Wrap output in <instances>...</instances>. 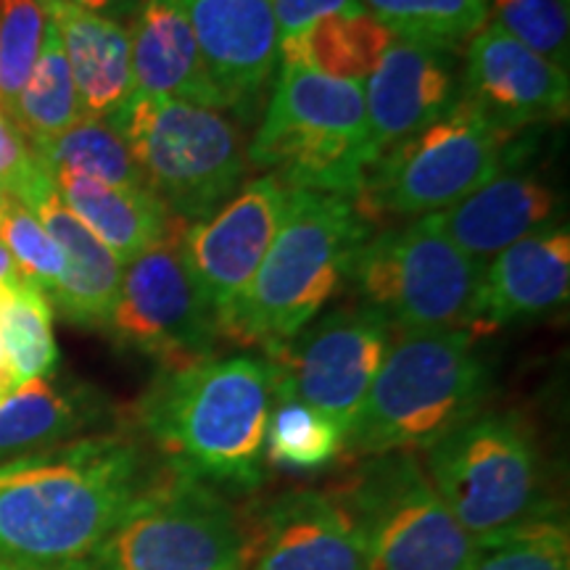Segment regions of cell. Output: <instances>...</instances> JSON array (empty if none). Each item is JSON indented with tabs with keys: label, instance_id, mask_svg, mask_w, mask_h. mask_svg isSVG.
Returning a JSON list of instances; mask_svg holds the SVG:
<instances>
[{
	"label": "cell",
	"instance_id": "83f0119b",
	"mask_svg": "<svg viewBox=\"0 0 570 570\" xmlns=\"http://www.w3.org/2000/svg\"><path fill=\"white\" fill-rule=\"evenodd\" d=\"M32 154L51 177L56 173H80L122 188H146L122 132L106 119L88 114Z\"/></svg>",
	"mask_w": 570,
	"mask_h": 570
},
{
	"label": "cell",
	"instance_id": "e575fe53",
	"mask_svg": "<svg viewBox=\"0 0 570 570\" xmlns=\"http://www.w3.org/2000/svg\"><path fill=\"white\" fill-rule=\"evenodd\" d=\"M0 244L11 254L17 273L51 296L63 273V254L30 206L6 194L0 198Z\"/></svg>",
	"mask_w": 570,
	"mask_h": 570
},
{
	"label": "cell",
	"instance_id": "f546056e",
	"mask_svg": "<svg viewBox=\"0 0 570 570\" xmlns=\"http://www.w3.org/2000/svg\"><path fill=\"white\" fill-rule=\"evenodd\" d=\"M344 454L341 428L291 396H275L267 420V465L288 470H323Z\"/></svg>",
	"mask_w": 570,
	"mask_h": 570
},
{
	"label": "cell",
	"instance_id": "e0dca14e",
	"mask_svg": "<svg viewBox=\"0 0 570 570\" xmlns=\"http://www.w3.org/2000/svg\"><path fill=\"white\" fill-rule=\"evenodd\" d=\"M558 209V188L533 167L529 148L515 135L504 151L502 169L487 185L431 217L452 244L487 265L489 256L550 227Z\"/></svg>",
	"mask_w": 570,
	"mask_h": 570
},
{
	"label": "cell",
	"instance_id": "44dd1931",
	"mask_svg": "<svg viewBox=\"0 0 570 570\" xmlns=\"http://www.w3.org/2000/svg\"><path fill=\"white\" fill-rule=\"evenodd\" d=\"M132 96L175 98V101L227 111V104L198 51L180 0H140L130 17Z\"/></svg>",
	"mask_w": 570,
	"mask_h": 570
},
{
	"label": "cell",
	"instance_id": "4316f807",
	"mask_svg": "<svg viewBox=\"0 0 570 570\" xmlns=\"http://www.w3.org/2000/svg\"><path fill=\"white\" fill-rule=\"evenodd\" d=\"M82 117L80 98H77L75 80H71L67 53L56 27L48 21L42 46L35 61L30 80L19 92L9 122L24 138L32 151L48 146L61 132H67Z\"/></svg>",
	"mask_w": 570,
	"mask_h": 570
},
{
	"label": "cell",
	"instance_id": "d590c367",
	"mask_svg": "<svg viewBox=\"0 0 570 570\" xmlns=\"http://www.w3.org/2000/svg\"><path fill=\"white\" fill-rule=\"evenodd\" d=\"M51 185V175L35 159L32 148L17 132V127L0 114V188L30 206Z\"/></svg>",
	"mask_w": 570,
	"mask_h": 570
},
{
	"label": "cell",
	"instance_id": "52a82bcc",
	"mask_svg": "<svg viewBox=\"0 0 570 570\" xmlns=\"http://www.w3.org/2000/svg\"><path fill=\"white\" fill-rule=\"evenodd\" d=\"M483 269V262L452 244L425 214L370 235L354 256L346 285L399 333L468 331L475 336Z\"/></svg>",
	"mask_w": 570,
	"mask_h": 570
},
{
	"label": "cell",
	"instance_id": "7a4b0ae2",
	"mask_svg": "<svg viewBox=\"0 0 570 570\" xmlns=\"http://www.w3.org/2000/svg\"><path fill=\"white\" fill-rule=\"evenodd\" d=\"M273 399V367L265 356H209L159 370L138 399L135 420L161 465L244 494L267 479Z\"/></svg>",
	"mask_w": 570,
	"mask_h": 570
},
{
	"label": "cell",
	"instance_id": "6da1fadb",
	"mask_svg": "<svg viewBox=\"0 0 570 570\" xmlns=\"http://www.w3.org/2000/svg\"><path fill=\"white\" fill-rule=\"evenodd\" d=\"M159 462L132 433H98L0 462V560L88 570Z\"/></svg>",
	"mask_w": 570,
	"mask_h": 570
},
{
	"label": "cell",
	"instance_id": "f35d334b",
	"mask_svg": "<svg viewBox=\"0 0 570 570\" xmlns=\"http://www.w3.org/2000/svg\"><path fill=\"white\" fill-rule=\"evenodd\" d=\"M17 386H19V381H17V375H13L11 365H0V404H6V399L17 391Z\"/></svg>",
	"mask_w": 570,
	"mask_h": 570
},
{
	"label": "cell",
	"instance_id": "603a6c76",
	"mask_svg": "<svg viewBox=\"0 0 570 570\" xmlns=\"http://www.w3.org/2000/svg\"><path fill=\"white\" fill-rule=\"evenodd\" d=\"M30 209L63 254V273L48 296L51 304L69 323L104 331L122 285V262L63 206L56 185L42 190Z\"/></svg>",
	"mask_w": 570,
	"mask_h": 570
},
{
	"label": "cell",
	"instance_id": "8d00e7d4",
	"mask_svg": "<svg viewBox=\"0 0 570 570\" xmlns=\"http://www.w3.org/2000/svg\"><path fill=\"white\" fill-rule=\"evenodd\" d=\"M277 24V48L304 38L317 19L338 11L362 9V0H269Z\"/></svg>",
	"mask_w": 570,
	"mask_h": 570
},
{
	"label": "cell",
	"instance_id": "5b68a950",
	"mask_svg": "<svg viewBox=\"0 0 570 570\" xmlns=\"http://www.w3.org/2000/svg\"><path fill=\"white\" fill-rule=\"evenodd\" d=\"M248 161L291 190L356 198L373 167L362 82L285 67L262 117Z\"/></svg>",
	"mask_w": 570,
	"mask_h": 570
},
{
	"label": "cell",
	"instance_id": "d6986e66",
	"mask_svg": "<svg viewBox=\"0 0 570 570\" xmlns=\"http://www.w3.org/2000/svg\"><path fill=\"white\" fill-rule=\"evenodd\" d=\"M460 98L458 51L431 42L394 38L365 90L370 146L375 159L410 138Z\"/></svg>",
	"mask_w": 570,
	"mask_h": 570
},
{
	"label": "cell",
	"instance_id": "277c9868",
	"mask_svg": "<svg viewBox=\"0 0 570 570\" xmlns=\"http://www.w3.org/2000/svg\"><path fill=\"white\" fill-rule=\"evenodd\" d=\"M491 367L468 331L399 333L344 436L352 460L425 452L487 407Z\"/></svg>",
	"mask_w": 570,
	"mask_h": 570
},
{
	"label": "cell",
	"instance_id": "8fae6325",
	"mask_svg": "<svg viewBox=\"0 0 570 570\" xmlns=\"http://www.w3.org/2000/svg\"><path fill=\"white\" fill-rule=\"evenodd\" d=\"M333 494L362 533L370 570H468L479 550L415 452L360 458Z\"/></svg>",
	"mask_w": 570,
	"mask_h": 570
},
{
	"label": "cell",
	"instance_id": "2e32d148",
	"mask_svg": "<svg viewBox=\"0 0 570 570\" xmlns=\"http://www.w3.org/2000/svg\"><path fill=\"white\" fill-rule=\"evenodd\" d=\"M246 520V570H370L362 533L333 491L288 489Z\"/></svg>",
	"mask_w": 570,
	"mask_h": 570
},
{
	"label": "cell",
	"instance_id": "9a60e30c",
	"mask_svg": "<svg viewBox=\"0 0 570 570\" xmlns=\"http://www.w3.org/2000/svg\"><path fill=\"white\" fill-rule=\"evenodd\" d=\"M460 96L499 130L518 135L568 117L570 80L487 19L465 46Z\"/></svg>",
	"mask_w": 570,
	"mask_h": 570
},
{
	"label": "cell",
	"instance_id": "cb8c5ba5",
	"mask_svg": "<svg viewBox=\"0 0 570 570\" xmlns=\"http://www.w3.org/2000/svg\"><path fill=\"white\" fill-rule=\"evenodd\" d=\"M61 202L122 265L167 238L183 223L146 188H122L80 173H56Z\"/></svg>",
	"mask_w": 570,
	"mask_h": 570
},
{
	"label": "cell",
	"instance_id": "ba28073f",
	"mask_svg": "<svg viewBox=\"0 0 570 570\" xmlns=\"http://www.w3.org/2000/svg\"><path fill=\"white\" fill-rule=\"evenodd\" d=\"M111 125L122 132L142 185L188 225L230 202L248 173L238 125L217 109L132 96Z\"/></svg>",
	"mask_w": 570,
	"mask_h": 570
},
{
	"label": "cell",
	"instance_id": "484cf974",
	"mask_svg": "<svg viewBox=\"0 0 570 570\" xmlns=\"http://www.w3.org/2000/svg\"><path fill=\"white\" fill-rule=\"evenodd\" d=\"M396 35L365 6L317 19L304 38L277 48V69L306 67L333 80L362 82L375 71Z\"/></svg>",
	"mask_w": 570,
	"mask_h": 570
},
{
	"label": "cell",
	"instance_id": "7402d4cb",
	"mask_svg": "<svg viewBox=\"0 0 570 570\" xmlns=\"http://www.w3.org/2000/svg\"><path fill=\"white\" fill-rule=\"evenodd\" d=\"M40 6L61 38L82 114L117 122L132 98L127 27L63 0H40Z\"/></svg>",
	"mask_w": 570,
	"mask_h": 570
},
{
	"label": "cell",
	"instance_id": "836d02e7",
	"mask_svg": "<svg viewBox=\"0 0 570 570\" xmlns=\"http://www.w3.org/2000/svg\"><path fill=\"white\" fill-rule=\"evenodd\" d=\"M497 27L523 42L541 59L566 69L570 63V9L568 0H489Z\"/></svg>",
	"mask_w": 570,
	"mask_h": 570
},
{
	"label": "cell",
	"instance_id": "8992f818",
	"mask_svg": "<svg viewBox=\"0 0 570 570\" xmlns=\"http://www.w3.org/2000/svg\"><path fill=\"white\" fill-rule=\"evenodd\" d=\"M420 454L439 497L475 541L560 518L539 441L518 412L483 410Z\"/></svg>",
	"mask_w": 570,
	"mask_h": 570
},
{
	"label": "cell",
	"instance_id": "ab89813d",
	"mask_svg": "<svg viewBox=\"0 0 570 570\" xmlns=\"http://www.w3.org/2000/svg\"><path fill=\"white\" fill-rule=\"evenodd\" d=\"M17 265H13L11 254L6 252V246L0 244V281H11V277H17Z\"/></svg>",
	"mask_w": 570,
	"mask_h": 570
},
{
	"label": "cell",
	"instance_id": "ac0fdd59",
	"mask_svg": "<svg viewBox=\"0 0 570 570\" xmlns=\"http://www.w3.org/2000/svg\"><path fill=\"white\" fill-rule=\"evenodd\" d=\"M212 82L227 111L252 117L277 69L269 0H180Z\"/></svg>",
	"mask_w": 570,
	"mask_h": 570
},
{
	"label": "cell",
	"instance_id": "4dcf8cb0",
	"mask_svg": "<svg viewBox=\"0 0 570 570\" xmlns=\"http://www.w3.org/2000/svg\"><path fill=\"white\" fill-rule=\"evenodd\" d=\"M0 344L19 383L48 375L59 362L51 298L21 275L9 309L0 320Z\"/></svg>",
	"mask_w": 570,
	"mask_h": 570
},
{
	"label": "cell",
	"instance_id": "3957f363",
	"mask_svg": "<svg viewBox=\"0 0 570 570\" xmlns=\"http://www.w3.org/2000/svg\"><path fill=\"white\" fill-rule=\"evenodd\" d=\"M370 235L373 225L352 198L294 190L252 283L219 317V341L269 352L298 336L344 288L354 256Z\"/></svg>",
	"mask_w": 570,
	"mask_h": 570
},
{
	"label": "cell",
	"instance_id": "9c48e42d",
	"mask_svg": "<svg viewBox=\"0 0 570 570\" xmlns=\"http://www.w3.org/2000/svg\"><path fill=\"white\" fill-rule=\"evenodd\" d=\"M246 560L248 520L223 489L159 465L88 570H246Z\"/></svg>",
	"mask_w": 570,
	"mask_h": 570
},
{
	"label": "cell",
	"instance_id": "4fadbf2b",
	"mask_svg": "<svg viewBox=\"0 0 570 570\" xmlns=\"http://www.w3.org/2000/svg\"><path fill=\"white\" fill-rule=\"evenodd\" d=\"M394 327L365 304L315 317L298 336L265 352L273 394L309 404L346 436L386 360Z\"/></svg>",
	"mask_w": 570,
	"mask_h": 570
},
{
	"label": "cell",
	"instance_id": "74e56055",
	"mask_svg": "<svg viewBox=\"0 0 570 570\" xmlns=\"http://www.w3.org/2000/svg\"><path fill=\"white\" fill-rule=\"evenodd\" d=\"M63 3L119 21V19H130L135 9H138L140 0H63Z\"/></svg>",
	"mask_w": 570,
	"mask_h": 570
},
{
	"label": "cell",
	"instance_id": "d6a6232c",
	"mask_svg": "<svg viewBox=\"0 0 570 570\" xmlns=\"http://www.w3.org/2000/svg\"><path fill=\"white\" fill-rule=\"evenodd\" d=\"M46 27L40 0H0V114L6 119L30 80Z\"/></svg>",
	"mask_w": 570,
	"mask_h": 570
},
{
	"label": "cell",
	"instance_id": "ffe728a7",
	"mask_svg": "<svg viewBox=\"0 0 570 570\" xmlns=\"http://www.w3.org/2000/svg\"><path fill=\"white\" fill-rule=\"evenodd\" d=\"M568 294L570 233L558 225L541 227L499 252L483 269L475 336L558 312Z\"/></svg>",
	"mask_w": 570,
	"mask_h": 570
},
{
	"label": "cell",
	"instance_id": "d4e9b609",
	"mask_svg": "<svg viewBox=\"0 0 570 570\" xmlns=\"http://www.w3.org/2000/svg\"><path fill=\"white\" fill-rule=\"evenodd\" d=\"M104 399L80 383H61L42 375L19 383L0 404V462L46 452L98 425Z\"/></svg>",
	"mask_w": 570,
	"mask_h": 570
},
{
	"label": "cell",
	"instance_id": "b9f144b4",
	"mask_svg": "<svg viewBox=\"0 0 570 570\" xmlns=\"http://www.w3.org/2000/svg\"><path fill=\"white\" fill-rule=\"evenodd\" d=\"M0 365H9V360H6V352H3V344H0Z\"/></svg>",
	"mask_w": 570,
	"mask_h": 570
},
{
	"label": "cell",
	"instance_id": "7c38bea8",
	"mask_svg": "<svg viewBox=\"0 0 570 570\" xmlns=\"http://www.w3.org/2000/svg\"><path fill=\"white\" fill-rule=\"evenodd\" d=\"M185 230L188 223H180L127 265L104 327L119 346L148 356L159 370L209 360L219 344L217 315L198 294L185 259Z\"/></svg>",
	"mask_w": 570,
	"mask_h": 570
},
{
	"label": "cell",
	"instance_id": "1f68e13d",
	"mask_svg": "<svg viewBox=\"0 0 570 570\" xmlns=\"http://www.w3.org/2000/svg\"><path fill=\"white\" fill-rule=\"evenodd\" d=\"M468 570H570L568 525L550 518L481 539Z\"/></svg>",
	"mask_w": 570,
	"mask_h": 570
},
{
	"label": "cell",
	"instance_id": "30bf717a",
	"mask_svg": "<svg viewBox=\"0 0 570 570\" xmlns=\"http://www.w3.org/2000/svg\"><path fill=\"white\" fill-rule=\"evenodd\" d=\"M512 138L460 96L436 122L377 156L354 198L356 212L373 227L444 212L502 169Z\"/></svg>",
	"mask_w": 570,
	"mask_h": 570
},
{
	"label": "cell",
	"instance_id": "60d3db41",
	"mask_svg": "<svg viewBox=\"0 0 570 570\" xmlns=\"http://www.w3.org/2000/svg\"><path fill=\"white\" fill-rule=\"evenodd\" d=\"M0 570H32V568H21V566H13V562L0 560Z\"/></svg>",
	"mask_w": 570,
	"mask_h": 570
},
{
	"label": "cell",
	"instance_id": "7bdbcfd3",
	"mask_svg": "<svg viewBox=\"0 0 570 570\" xmlns=\"http://www.w3.org/2000/svg\"><path fill=\"white\" fill-rule=\"evenodd\" d=\"M3 196H6V190H3V188H0V198H3Z\"/></svg>",
	"mask_w": 570,
	"mask_h": 570
},
{
	"label": "cell",
	"instance_id": "f1b7e54d",
	"mask_svg": "<svg viewBox=\"0 0 570 570\" xmlns=\"http://www.w3.org/2000/svg\"><path fill=\"white\" fill-rule=\"evenodd\" d=\"M396 38L460 51L489 19V0H362Z\"/></svg>",
	"mask_w": 570,
	"mask_h": 570
},
{
	"label": "cell",
	"instance_id": "5bb4252c",
	"mask_svg": "<svg viewBox=\"0 0 570 570\" xmlns=\"http://www.w3.org/2000/svg\"><path fill=\"white\" fill-rule=\"evenodd\" d=\"M294 190L262 175L219 206L204 223L185 230V259L204 302L219 317L238 302L259 269L288 212Z\"/></svg>",
	"mask_w": 570,
	"mask_h": 570
}]
</instances>
